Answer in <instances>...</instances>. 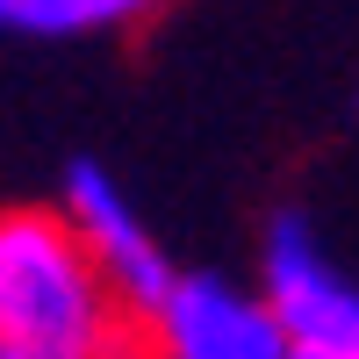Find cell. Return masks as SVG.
<instances>
[{
	"label": "cell",
	"mask_w": 359,
	"mask_h": 359,
	"mask_svg": "<svg viewBox=\"0 0 359 359\" xmlns=\"http://www.w3.org/2000/svg\"><path fill=\"white\" fill-rule=\"evenodd\" d=\"M0 345L22 359H144V316L57 201L0 208Z\"/></svg>",
	"instance_id": "6da1fadb"
},
{
	"label": "cell",
	"mask_w": 359,
	"mask_h": 359,
	"mask_svg": "<svg viewBox=\"0 0 359 359\" xmlns=\"http://www.w3.org/2000/svg\"><path fill=\"white\" fill-rule=\"evenodd\" d=\"M144 359H294V338L259 287L180 266L165 302L144 316Z\"/></svg>",
	"instance_id": "7a4b0ae2"
},
{
	"label": "cell",
	"mask_w": 359,
	"mask_h": 359,
	"mask_svg": "<svg viewBox=\"0 0 359 359\" xmlns=\"http://www.w3.org/2000/svg\"><path fill=\"white\" fill-rule=\"evenodd\" d=\"M259 294L287 323L294 352H359V280L331 259L302 208L259 230Z\"/></svg>",
	"instance_id": "3957f363"
},
{
	"label": "cell",
	"mask_w": 359,
	"mask_h": 359,
	"mask_svg": "<svg viewBox=\"0 0 359 359\" xmlns=\"http://www.w3.org/2000/svg\"><path fill=\"white\" fill-rule=\"evenodd\" d=\"M57 208H65L72 230L86 237V252L108 266V280L137 302V316H151L165 302V287L180 280V266L165 259L158 230L137 216V201L123 194V180H115L101 158H72L65 180H57Z\"/></svg>",
	"instance_id": "277c9868"
},
{
	"label": "cell",
	"mask_w": 359,
	"mask_h": 359,
	"mask_svg": "<svg viewBox=\"0 0 359 359\" xmlns=\"http://www.w3.org/2000/svg\"><path fill=\"white\" fill-rule=\"evenodd\" d=\"M165 0H22L15 29L29 36H108V29L151 22Z\"/></svg>",
	"instance_id": "5b68a950"
},
{
	"label": "cell",
	"mask_w": 359,
	"mask_h": 359,
	"mask_svg": "<svg viewBox=\"0 0 359 359\" xmlns=\"http://www.w3.org/2000/svg\"><path fill=\"white\" fill-rule=\"evenodd\" d=\"M294 359H359V352H294Z\"/></svg>",
	"instance_id": "8992f818"
},
{
	"label": "cell",
	"mask_w": 359,
	"mask_h": 359,
	"mask_svg": "<svg viewBox=\"0 0 359 359\" xmlns=\"http://www.w3.org/2000/svg\"><path fill=\"white\" fill-rule=\"evenodd\" d=\"M22 15V0H0V22H15Z\"/></svg>",
	"instance_id": "52a82bcc"
},
{
	"label": "cell",
	"mask_w": 359,
	"mask_h": 359,
	"mask_svg": "<svg viewBox=\"0 0 359 359\" xmlns=\"http://www.w3.org/2000/svg\"><path fill=\"white\" fill-rule=\"evenodd\" d=\"M0 359H22V352H8V345H0Z\"/></svg>",
	"instance_id": "ba28073f"
}]
</instances>
